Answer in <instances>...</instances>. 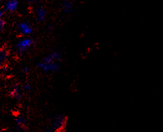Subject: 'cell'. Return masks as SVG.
Segmentation results:
<instances>
[{
	"instance_id": "obj_4",
	"label": "cell",
	"mask_w": 163,
	"mask_h": 132,
	"mask_svg": "<svg viewBox=\"0 0 163 132\" xmlns=\"http://www.w3.org/2000/svg\"><path fill=\"white\" fill-rule=\"evenodd\" d=\"M60 7L62 10V11L65 14L68 15L73 11L74 5V3L71 1H69V0H64V1L62 3Z\"/></svg>"
},
{
	"instance_id": "obj_2",
	"label": "cell",
	"mask_w": 163,
	"mask_h": 132,
	"mask_svg": "<svg viewBox=\"0 0 163 132\" xmlns=\"http://www.w3.org/2000/svg\"><path fill=\"white\" fill-rule=\"evenodd\" d=\"M68 117L64 113H57L52 118L49 126L52 132H64L67 129Z\"/></svg>"
},
{
	"instance_id": "obj_15",
	"label": "cell",
	"mask_w": 163,
	"mask_h": 132,
	"mask_svg": "<svg viewBox=\"0 0 163 132\" xmlns=\"http://www.w3.org/2000/svg\"><path fill=\"white\" fill-rule=\"evenodd\" d=\"M31 1L32 2H36L37 1V0H31Z\"/></svg>"
},
{
	"instance_id": "obj_14",
	"label": "cell",
	"mask_w": 163,
	"mask_h": 132,
	"mask_svg": "<svg viewBox=\"0 0 163 132\" xmlns=\"http://www.w3.org/2000/svg\"><path fill=\"white\" fill-rule=\"evenodd\" d=\"M3 15V12L2 11H0V19H1Z\"/></svg>"
},
{
	"instance_id": "obj_3",
	"label": "cell",
	"mask_w": 163,
	"mask_h": 132,
	"mask_svg": "<svg viewBox=\"0 0 163 132\" xmlns=\"http://www.w3.org/2000/svg\"><path fill=\"white\" fill-rule=\"evenodd\" d=\"M33 45V40L29 38H25L22 39L17 44L16 49L17 52L20 54L24 53L26 51L32 47Z\"/></svg>"
},
{
	"instance_id": "obj_10",
	"label": "cell",
	"mask_w": 163,
	"mask_h": 132,
	"mask_svg": "<svg viewBox=\"0 0 163 132\" xmlns=\"http://www.w3.org/2000/svg\"><path fill=\"white\" fill-rule=\"evenodd\" d=\"M7 57V53L5 51H0V65L4 62Z\"/></svg>"
},
{
	"instance_id": "obj_12",
	"label": "cell",
	"mask_w": 163,
	"mask_h": 132,
	"mask_svg": "<svg viewBox=\"0 0 163 132\" xmlns=\"http://www.w3.org/2000/svg\"><path fill=\"white\" fill-rule=\"evenodd\" d=\"M4 26H5V22L1 19H0V31L3 30Z\"/></svg>"
},
{
	"instance_id": "obj_5",
	"label": "cell",
	"mask_w": 163,
	"mask_h": 132,
	"mask_svg": "<svg viewBox=\"0 0 163 132\" xmlns=\"http://www.w3.org/2000/svg\"><path fill=\"white\" fill-rule=\"evenodd\" d=\"M19 29L22 34L24 35H30L33 31V29L32 26H31L29 23H26V22H23V23H21L19 26Z\"/></svg>"
},
{
	"instance_id": "obj_11",
	"label": "cell",
	"mask_w": 163,
	"mask_h": 132,
	"mask_svg": "<svg viewBox=\"0 0 163 132\" xmlns=\"http://www.w3.org/2000/svg\"><path fill=\"white\" fill-rule=\"evenodd\" d=\"M24 89L26 91L29 92V91L31 90V89H32L31 85L29 83H25V84L24 85Z\"/></svg>"
},
{
	"instance_id": "obj_6",
	"label": "cell",
	"mask_w": 163,
	"mask_h": 132,
	"mask_svg": "<svg viewBox=\"0 0 163 132\" xmlns=\"http://www.w3.org/2000/svg\"><path fill=\"white\" fill-rule=\"evenodd\" d=\"M18 0H8L5 4V8L8 11H15L18 7Z\"/></svg>"
},
{
	"instance_id": "obj_1",
	"label": "cell",
	"mask_w": 163,
	"mask_h": 132,
	"mask_svg": "<svg viewBox=\"0 0 163 132\" xmlns=\"http://www.w3.org/2000/svg\"><path fill=\"white\" fill-rule=\"evenodd\" d=\"M62 58L61 52L55 51L44 58L37 64L38 68L45 73L56 74L61 69L60 62Z\"/></svg>"
},
{
	"instance_id": "obj_7",
	"label": "cell",
	"mask_w": 163,
	"mask_h": 132,
	"mask_svg": "<svg viewBox=\"0 0 163 132\" xmlns=\"http://www.w3.org/2000/svg\"><path fill=\"white\" fill-rule=\"evenodd\" d=\"M46 16L47 13L45 9H44L42 7H39L37 8L36 11V17L38 21L42 22L44 21L46 18Z\"/></svg>"
},
{
	"instance_id": "obj_8",
	"label": "cell",
	"mask_w": 163,
	"mask_h": 132,
	"mask_svg": "<svg viewBox=\"0 0 163 132\" xmlns=\"http://www.w3.org/2000/svg\"><path fill=\"white\" fill-rule=\"evenodd\" d=\"M11 95L13 97H15L16 99H19L21 97V92H20V90L19 89L18 86H15L14 88H13L11 92Z\"/></svg>"
},
{
	"instance_id": "obj_13",
	"label": "cell",
	"mask_w": 163,
	"mask_h": 132,
	"mask_svg": "<svg viewBox=\"0 0 163 132\" xmlns=\"http://www.w3.org/2000/svg\"><path fill=\"white\" fill-rule=\"evenodd\" d=\"M29 69L28 67H27V66H26V67H24L23 68V73L27 74V73L29 72Z\"/></svg>"
},
{
	"instance_id": "obj_9",
	"label": "cell",
	"mask_w": 163,
	"mask_h": 132,
	"mask_svg": "<svg viewBox=\"0 0 163 132\" xmlns=\"http://www.w3.org/2000/svg\"><path fill=\"white\" fill-rule=\"evenodd\" d=\"M17 125L19 126H23L26 124V120L24 117H19L16 118Z\"/></svg>"
}]
</instances>
